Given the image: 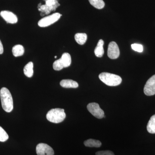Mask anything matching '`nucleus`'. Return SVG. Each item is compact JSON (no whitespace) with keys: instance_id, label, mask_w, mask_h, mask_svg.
Wrapping results in <instances>:
<instances>
[{"instance_id":"1","label":"nucleus","mask_w":155,"mask_h":155,"mask_svg":"<svg viewBox=\"0 0 155 155\" xmlns=\"http://www.w3.org/2000/svg\"><path fill=\"white\" fill-rule=\"evenodd\" d=\"M0 97L2 107L4 110L10 113L14 109V104L12 95L9 90L6 87H2L0 91Z\"/></svg>"},{"instance_id":"2","label":"nucleus","mask_w":155,"mask_h":155,"mask_svg":"<svg viewBox=\"0 0 155 155\" xmlns=\"http://www.w3.org/2000/svg\"><path fill=\"white\" fill-rule=\"evenodd\" d=\"M99 78L102 82L110 86L119 85L122 81V78L119 75L108 72L101 73L99 75Z\"/></svg>"},{"instance_id":"3","label":"nucleus","mask_w":155,"mask_h":155,"mask_svg":"<svg viewBox=\"0 0 155 155\" xmlns=\"http://www.w3.org/2000/svg\"><path fill=\"white\" fill-rule=\"evenodd\" d=\"M66 115L64 110L55 108L50 110L46 115L48 121L54 123H59L63 122L66 118Z\"/></svg>"},{"instance_id":"4","label":"nucleus","mask_w":155,"mask_h":155,"mask_svg":"<svg viewBox=\"0 0 155 155\" xmlns=\"http://www.w3.org/2000/svg\"><path fill=\"white\" fill-rule=\"evenodd\" d=\"M61 15L60 13L53 14L50 16L45 17L39 21L38 25L40 27H45L49 26L53 23L58 21L61 18Z\"/></svg>"},{"instance_id":"5","label":"nucleus","mask_w":155,"mask_h":155,"mask_svg":"<svg viewBox=\"0 0 155 155\" xmlns=\"http://www.w3.org/2000/svg\"><path fill=\"white\" fill-rule=\"evenodd\" d=\"M87 109L89 112L97 119H102L104 116V113L99 105L96 103H91L87 106Z\"/></svg>"},{"instance_id":"6","label":"nucleus","mask_w":155,"mask_h":155,"mask_svg":"<svg viewBox=\"0 0 155 155\" xmlns=\"http://www.w3.org/2000/svg\"><path fill=\"white\" fill-rule=\"evenodd\" d=\"M144 93L147 96H150L155 94V75L147 81L144 87Z\"/></svg>"},{"instance_id":"7","label":"nucleus","mask_w":155,"mask_h":155,"mask_svg":"<svg viewBox=\"0 0 155 155\" xmlns=\"http://www.w3.org/2000/svg\"><path fill=\"white\" fill-rule=\"evenodd\" d=\"M60 6L57 0H46V5L40 6L39 11L45 12L46 14H49L52 11H55L56 8Z\"/></svg>"},{"instance_id":"8","label":"nucleus","mask_w":155,"mask_h":155,"mask_svg":"<svg viewBox=\"0 0 155 155\" xmlns=\"http://www.w3.org/2000/svg\"><path fill=\"white\" fill-rule=\"evenodd\" d=\"M107 55L111 59H116L119 58L120 51L118 45L114 41L111 42L108 45Z\"/></svg>"},{"instance_id":"9","label":"nucleus","mask_w":155,"mask_h":155,"mask_svg":"<svg viewBox=\"0 0 155 155\" xmlns=\"http://www.w3.org/2000/svg\"><path fill=\"white\" fill-rule=\"evenodd\" d=\"M36 151L38 155H54V150L46 143H39L37 146Z\"/></svg>"},{"instance_id":"10","label":"nucleus","mask_w":155,"mask_h":155,"mask_svg":"<svg viewBox=\"0 0 155 155\" xmlns=\"http://www.w3.org/2000/svg\"><path fill=\"white\" fill-rule=\"evenodd\" d=\"M0 15L7 23L14 24L18 22V18L15 14L11 11H1Z\"/></svg>"},{"instance_id":"11","label":"nucleus","mask_w":155,"mask_h":155,"mask_svg":"<svg viewBox=\"0 0 155 155\" xmlns=\"http://www.w3.org/2000/svg\"><path fill=\"white\" fill-rule=\"evenodd\" d=\"M60 84L64 88H75L78 87V83L76 81L71 79H64L61 81Z\"/></svg>"},{"instance_id":"12","label":"nucleus","mask_w":155,"mask_h":155,"mask_svg":"<svg viewBox=\"0 0 155 155\" xmlns=\"http://www.w3.org/2000/svg\"><path fill=\"white\" fill-rule=\"evenodd\" d=\"M104 41L103 40L100 39L98 42L96 47L94 50V54L96 57L98 58H101L104 55Z\"/></svg>"},{"instance_id":"13","label":"nucleus","mask_w":155,"mask_h":155,"mask_svg":"<svg viewBox=\"0 0 155 155\" xmlns=\"http://www.w3.org/2000/svg\"><path fill=\"white\" fill-rule=\"evenodd\" d=\"M24 48L22 45H17L12 48V53L14 57H17L23 55L24 53Z\"/></svg>"},{"instance_id":"14","label":"nucleus","mask_w":155,"mask_h":155,"mask_svg":"<svg viewBox=\"0 0 155 155\" xmlns=\"http://www.w3.org/2000/svg\"><path fill=\"white\" fill-rule=\"evenodd\" d=\"M23 71H24V74L27 77H32L34 73L33 63L29 62L28 64H26L25 67H24Z\"/></svg>"},{"instance_id":"15","label":"nucleus","mask_w":155,"mask_h":155,"mask_svg":"<svg viewBox=\"0 0 155 155\" xmlns=\"http://www.w3.org/2000/svg\"><path fill=\"white\" fill-rule=\"evenodd\" d=\"M84 143L85 146L90 147H100L102 145L101 143L99 140L92 139H89L85 140Z\"/></svg>"},{"instance_id":"16","label":"nucleus","mask_w":155,"mask_h":155,"mask_svg":"<svg viewBox=\"0 0 155 155\" xmlns=\"http://www.w3.org/2000/svg\"><path fill=\"white\" fill-rule=\"evenodd\" d=\"M75 41L79 45H83L86 42L87 40V35L86 34L78 33L75 35Z\"/></svg>"},{"instance_id":"17","label":"nucleus","mask_w":155,"mask_h":155,"mask_svg":"<svg viewBox=\"0 0 155 155\" xmlns=\"http://www.w3.org/2000/svg\"><path fill=\"white\" fill-rule=\"evenodd\" d=\"M61 58L62 60V63L64 64V68H67L70 66L72 61H71V56L69 53H64Z\"/></svg>"},{"instance_id":"18","label":"nucleus","mask_w":155,"mask_h":155,"mask_svg":"<svg viewBox=\"0 0 155 155\" xmlns=\"http://www.w3.org/2000/svg\"><path fill=\"white\" fill-rule=\"evenodd\" d=\"M147 130L151 134H155V115L151 116L147 125Z\"/></svg>"},{"instance_id":"19","label":"nucleus","mask_w":155,"mask_h":155,"mask_svg":"<svg viewBox=\"0 0 155 155\" xmlns=\"http://www.w3.org/2000/svg\"><path fill=\"white\" fill-rule=\"evenodd\" d=\"M91 5L97 9H102L104 7L105 3L103 0H88Z\"/></svg>"},{"instance_id":"20","label":"nucleus","mask_w":155,"mask_h":155,"mask_svg":"<svg viewBox=\"0 0 155 155\" xmlns=\"http://www.w3.org/2000/svg\"><path fill=\"white\" fill-rule=\"evenodd\" d=\"M53 67V69L56 71H60L64 68V64L62 63L61 58L54 62Z\"/></svg>"},{"instance_id":"21","label":"nucleus","mask_w":155,"mask_h":155,"mask_svg":"<svg viewBox=\"0 0 155 155\" xmlns=\"http://www.w3.org/2000/svg\"><path fill=\"white\" fill-rule=\"evenodd\" d=\"M9 136L8 134L4 129L0 126V141L5 142L8 139Z\"/></svg>"},{"instance_id":"22","label":"nucleus","mask_w":155,"mask_h":155,"mask_svg":"<svg viewBox=\"0 0 155 155\" xmlns=\"http://www.w3.org/2000/svg\"><path fill=\"white\" fill-rule=\"evenodd\" d=\"M131 47L132 49L138 52H142L143 51V47L142 45L138 44H133L131 45Z\"/></svg>"},{"instance_id":"23","label":"nucleus","mask_w":155,"mask_h":155,"mask_svg":"<svg viewBox=\"0 0 155 155\" xmlns=\"http://www.w3.org/2000/svg\"><path fill=\"white\" fill-rule=\"evenodd\" d=\"M96 155H115L113 152L110 150L100 151L96 153Z\"/></svg>"},{"instance_id":"24","label":"nucleus","mask_w":155,"mask_h":155,"mask_svg":"<svg viewBox=\"0 0 155 155\" xmlns=\"http://www.w3.org/2000/svg\"><path fill=\"white\" fill-rule=\"evenodd\" d=\"M3 52H4V48H3L2 44L0 40V54H2Z\"/></svg>"},{"instance_id":"25","label":"nucleus","mask_w":155,"mask_h":155,"mask_svg":"<svg viewBox=\"0 0 155 155\" xmlns=\"http://www.w3.org/2000/svg\"><path fill=\"white\" fill-rule=\"evenodd\" d=\"M57 56H55V57L54 58H57Z\"/></svg>"}]
</instances>
